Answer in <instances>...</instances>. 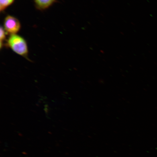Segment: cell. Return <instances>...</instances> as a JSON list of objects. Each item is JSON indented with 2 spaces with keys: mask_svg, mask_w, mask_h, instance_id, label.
<instances>
[{
  "mask_svg": "<svg viewBox=\"0 0 157 157\" xmlns=\"http://www.w3.org/2000/svg\"><path fill=\"white\" fill-rule=\"evenodd\" d=\"M6 46L20 56L30 61L28 57L29 49L26 40L17 34L10 35L6 40Z\"/></svg>",
  "mask_w": 157,
  "mask_h": 157,
  "instance_id": "6da1fadb",
  "label": "cell"
},
{
  "mask_svg": "<svg viewBox=\"0 0 157 157\" xmlns=\"http://www.w3.org/2000/svg\"><path fill=\"white\" fill-rule=\"evenodd\" d=\"M21 28L20 21L13 16L8 15L5 17L3 22V28L7 34H17Z\"/></svg>",
  "mask_w": 157,
  "mask_h": 157,
  "instance_id": "7a4b0ae2",
  "label": "cell"
},
{
  "mask_svg": "<svg viewBox=\"0 0 157 157\" xmlns=\"http://www.w3.org/2000/svg\"><path fill=\"white\" fill-rule=\"evenodd\" d=\"M56 0H34L37 9L44 10L48 8L56 2Z\"/></svg>",
  "mask_w": 157,
  "mask_h": 157,
  "instance_id": "3957f363",
  "label": "cell"
},
{
  "mask_svg": "<svg viewBox=\"0 0 157 157\" xmlns=\"http://www.w3.org/2000/svg\"><path fill=\"white\" fill-rule=\"evenodd\" d=\"M15 0H0V11L3 12L12 5Z\"/></svg>",
  "mask_w": 157,
  "mask_h": 157,
  "instance_id": "277c9868",
  "label": "cell"
},
{
  "mask_svg": "<svg viewBox=\"0 0 157 157\" xmlns=\"http://www.w3.org/2000/svg\"><path fill=\"white\" fill-rule=\"evenodd\" d=\"M7 35L6 32L5 30L3 27L1 26V29H0V47L1 49H2L3 47L4 42L6 40V36Z\"/></svg>",
  "mask_w": 157,
  "mask_h": 157,
  "instance_id": "5b68a950",
  "label": "cell"
}]
</instances>
